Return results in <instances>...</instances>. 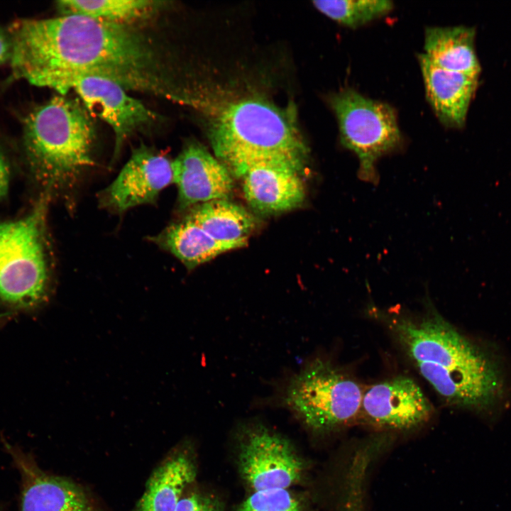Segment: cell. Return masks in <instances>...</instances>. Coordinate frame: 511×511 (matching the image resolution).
<instances>
[{"instance_id": "5", "label": "cell", "mask_w": 511, "mask_h": 511, "mask_svg": "<svg viewBox=\"0 0 511 511\" xmlns=\"http://www.w3.org/2000/svg\"><path fill=\"white\" fill-rule=\"evenodd\" d=\"M48 200L43 197L26 216L0 224V319L34 310L48 300Z\"/></svg>"}, {"instance_id": "6", "label": "cell", "mask_w": 511, "mask_h": 511, "mask_svg": "<svg viewBox=\"0 0 511 511\" xmlns=\"http://www.w3.org/2000/svg\"><path fill=\"white\" fill-rule=\"evenodd\" d=\"M363 390L331 361L316 358L289 378L279 402L312 430L331 432L359 417Z\"/></svg>"}, {"instance_id": "19", "label": "cell", "mask_w": 511, "mask_h": 511, "mask_svg": "<svg viewBox=\"0 0 511 511\" xmlns=\"http://www.w3.org/2000/svg\"><path fill=\"white\" fill-rule=\"evenodd\" d=\"M186 218L214 239L223 242L248 240L255 229L256 218L243 207L227 199H216L194 207Z\"/></svg>"}, {"instance_id": "15", "label": "cell", "mask_w": 511, "mask_h": 511, "mask_svg": "<svg viewBox=\"0 0 511 511\" xmlns=\"http://www.w3.org/2000/svg\"><path fill=\"white\" fill-rule=\"evenodd\" d=\"M9 449L23 481L19 511H94L75 484L44 473L27 456Z\"/></svg>"}, {"instance_id": "9", "label": "cell", "mask_w": 511, "mask_h": 511, "mask_svg": "<svg viewBox=\"0 0 511 511\" xmlns=\"http://www.w3.org/2000/svg\"><path fill=\"white\" fill-rule=\"evenodd\" d=\"M74 91L88 113L106 122L115 136L114 155L125 140L151 123L156 116L141 101L131 97L118 82L99 76H79L68 81L60 95Z\"/></svg>"}, {"instance_id": "24", "label": "cell", "mask_w": 511, "mask_h": 511, "mask_svg": "<svg viewBox=\"0 0 511 511\" xmlns=\"http://www.w3.org/2000/svg\"><path fill=\"white\" fill-rule=\"evenodd\" d=\"M10 168L8 161L0 149V198L4 197L9 189Z\"/></svg>"}, {"instance_id": "2", "label": "cell", "mask_w": 511, "mask_h": 511, "mask_svg": "<svg viewBox=\"0 0 511 511\" xmlns=\"http://www.w3.org/2000/svg\"><path fill=\"white\" fill-rule=\"evenodd\" d=\"M415 368L449 405L484 412L503 392V379L489 351L460 333L436 309L411 315L377 311Z\"/></svg>"}, {"instance_id": "21", "label": "cell", "mask_w": 511, "mask_h": 511, "mask_svg": "<svg viewBox=\"0 0 511 511\" xmlns=\"http://www.w3.org/2000/svg\"><path fill=\"white\" fill-rule=\"evenodd\" d=\"M313 4L325 16L352 28L380 18L393 7L392 2L389 0L314 1Z\"/></svg>"}, {"instance_id": "10", "label": "cell", "mask_w": 511, "mask_h": 511, "mask_svg": "<svg viewBox=\"0 0 511 511\" xmlns=\"http://www.w3.org/2000/svg\"><path fill=\"white\" fill-rule=\"evenodd\" d=\"M240 471L254 491L283 488L299 481L303 462L283 437L262 426L245 432L239 455Z\"/></svg>"}, {"instance_id": "7", "label": "cell", "mask_w": 511, "mask_h": 511, "mask_svg": "<svg viewBox=\"0 0 511 511\" xmlns=\"http://www.w3.org/2000/svg\"><path fill=\"white\" fill-rule=\"evenodd\" d=\"M329 102L338 121L341 143L359 159L360 177L374 182L376 160L401 142L393 109L349 88L334 94Z\"/></svg>"}, {"instance_id": "25", "label": "cell", "mask_w": 511, "mask_h": 511, "mask_svg": "<svg viewBox=\"0 0 511 511\" xmlns=\"http://www.w3.org/2000/svg\"><path fill=\"white\" fill-rule=\"evenodd\" d=\"M11 42L6 30L0 28V66L10 60Z\"/></svg>"}, {"instance_id": "12", "label": "cell", "mask_w": 511, "mask_h": 511, "mask_svg": "<svg viewBox=\"0 0 511 511\" xmlns=\"http://www.w3.org/2000/svg\"><path fill=\"white\" fill-rule=\"evenodd\" d=\"M172 182V161L141 145L134 149L117 177L100 194V204L122 213L138 205L153 204Z\"/></svg>"}, {"instance_id": "3", "label": "cell", "mask_w": 511, "mask_h": 511, "mask_svg": "<svg viewBox=\"0 0 511 511\" xmlns=\"http://www.w3.org/2000/svg\"><path fill=\"white\" fill-rule=\"evenodd\" d=\"M94 128L87 111L65 95L32 110L23 125V145L33 176L51 193L72 187L94 165Z\"/></svg>"}, {"instance_id": "1", "label": "cell", "mask_w": 511, "mask_h": 511, "mask_svg": "<svg viewBox=\"0 0 511 511\" xmlns=\"http://www.w3.org/2000/svg\"><path fill=\"white\" fill-rule=\"evenodd\" d=\"M13 75L60 94L76 77L99 76L126 89L172 99L153 46L129 26L77 14L18 18L7 28Z\"/></svg>"}, {"instance_id": "20", "label": "cell", "mask_w": 511, "mask_h": 511, "mask_svg": "<svg viewBox=\"0 0 511 511\" xmlns=\"http://www.w3.org/2000/svg\"><path fill=\"white\" fill-rule=\"evenodd\" d=\"M150 0H61L57 7L63 14H77L99 21L129 26L149 18L163 6Z\"/></svg>"}, {"instance_id": "13", "label": "cell", "mask_w": 511, "mask_h": 511, "mask_svg": "<svg viewBox=\"0 0 511 511\" xmlns=\"http://www.w3.org/2000/svg\"><path fill=\"white\" fill-rule=\"evenodd\" d=\"M172 169L181 209L227 199L232 192L233 178L227 167L198 143L187 144L172 161Z\"/></svg>"}, {"instance_id": "23", "label": "cell", "mask_w": 511, "mask_h": 511, "mask_svg": "<svg viewBox=\"0 0 511 511\" xmlns=\"http://www.w3.org/2000/svg\"><path fill=\"white\" fill-rule=\"evenodd\" d=\"M175 511H223L220 502L211 495L192 493L182 498Z\"/></svg>"}, {"instance_id": "8", "label": "cell", "mask_w": 511, "mask_h": 511, "mask_svg": "<svg viewBox=\"0 0 511 511\" xmlns=\"http://www.w3.org/2000/svg\"><path fill=\"white\" fill-rule=\"evenodd\" d=\"M304 161L287 158H257L227 167L242 180L248 204L264 214H276L300 207L305 199L300 177Z\"/></svg>"}, {"instance_id": "14", "label": "cell", "mask_w": 511, "mask_h": 511, "mask_svg": "<svg viewBox=\"0 0 511 511\" xmlns=\"http://www.w3.org/2000/svg\"><path fill=\"white\" fill-rule=\"evenodd\" d=\"M419 62L427 99L438 119L447 127L463 126L478 76L441 69L423 53Z\"/></svg>"}, {"instance_id": "11", "label": "cell", "mask_w": 511, "mask_h": 511, "mask_svg": "<svg viewBox=\"0 0 511 511\" xmlns=\"http://www.w3.org/2000/svg\"><path fill=\"white\" fill-rule=\"evenodd\" d=\"M432 405L412 378L398 375L363 390L359 417L374 427L408 431L424 424Z\"/></svg>"}, {"instance_id": "4", "label": "cell", "mask_w": 511, "mask_h": 511, "mask_svg": "<svg viewBox=\"0 0 511 511\" xmlns=\"http://www.w3.org/2000/svg\"><path fill=\"white\" fill-rule=\"evenodd\" d=\"M208 108L210 141L226 167L269 158L304 160L306 146L294 114L258 97H244Z\"/></svg>"}, {"instance_id": "18", "label": "cell", "mask_w": 511, "mask_h": 511, "mask_svg": "<svg viewBox=\"0 0 511 511\" xmlns=\"http://www.w3.org/2000/svg\"><path fill=\"white\" fill-rule=\"evenodd\" d=\"M195 476V466L187 455L170 457L149 478L138 511H175L185 488Z\"/></svg>"}, {"instance_id": "16", "label": "cell", "mask_w": 511, "mask_h": 511, "mask_svg": "<svg viewBox=\"0 0 511 511\" xmlns=\"http://www.w3.org/2000/svg\"><path fill=\"white\" fill-rule=\"evenodd\" d=\"M151 240L177 258L188 268H194L224 252L244 247L248 240L219 241L187 218L172 223Z\"/></svg>"}, {"instance_id": "22", "label": "cell", "mask_w": 511, "mask_h": 511, "mask_svg": "<svg viewBox=\"0 0 511 511\" xmlns=\"http://www.w3.org/2000/svg\"><path fill=\"white\" fill-rule=\"evenodd\" d=\"M238 511H307L287 489L254 491L239 506Z\"/></svg>"}, {"instance_id": "17", "label": "cell", "mask_w": 511, "mask_h": 511, "mask_svg": "<svg viewBox=\"0 0 511 511\" xmlns=\"http://www.w3.org/2000/svg\"><path fill=\"white\" fill-rule=\"evenodd\" d=\"M475 36V29L465 26L427 28L423 54L441 69L479 76Z\"/></svg>"}]
</instances>
